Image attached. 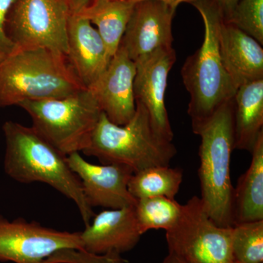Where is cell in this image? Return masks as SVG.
<instances>
[{"label": "cell", "mask_w": 263, "mask_h": 263, "mask_svg": "<svg viewBox=\"0 0 263 263\" xmlns=\"http://www.w3.org/2000/svg\"><path fill=\"white\" fill-rule=\"evenodd\" d=\"M136 103V113L124 125L114 124L102 112L83 153L97 157L103 164L127 166L133 174L154 166L170 165L177 154L176 147L156 133L146 108Z\"/></svg>", "instance_id": "obj_5"}, {"label": "cell", "mask_w": 263, "mask_h": 263, "mask_svg": "<svg viewBox=\"0 0 263 263\" xmlns=\"http://www.w3.org/2000/svg\"><path fill=\"white\" fill-rule=\"evenodd\" d=\"M234 98L221 105L201 127L199 148L201 200L211 219L222 228L233 227V187L230 177L234 150Z\"/></svg>", "instance_id": "obj_4"}, {"label": "cell", "mask_w": 263, "mask_h": 263, "mask_svg": "<svg viewBox=\"0 0 263 263\" xmlns=\"http://www.w3.org/2000/svg\"><path fill=\"white\" fill-rule=\"evenodd\" d=\"M80 235L82 250L95 254L127 252L136 247L142 235L135 206L100 212Z\"/></svg>", "instance_id": "obj_14"}, {"label": "cell", "mask_w": 263, "mask_h": 263, "mask_svg": "<svg viewBox=\"0 0 263 263\" xmlns=\"http://www.w3.org/2000/svg\"><path fill=\"white\" fill-rule=\"evenodd\" d=\"M102 1H106V0H91V2H90V3H97V2H102Z\"/></svg>", "instance_id": "obj_30"}, {"label": "cell", "mask_w": 263, "mask_h": 263, "mask_svg": "<svg viewBox=\"0 0 263 263\" xmlns=\"http://www.w3.org/2000/svg\"><path fill=\"white\" fill-rule=\"evenodd\" d=\"M85 88L67 57L48 48H15L0 62V108L65 98Z\"/></svg>", "instance_id": "obj_3"}, {"label": "cell", "mask_w": 263, "mask_h": 263, "mask_svg": "<svg viewBox=\"0 0 263 263\" xmlns=\"http://www.w3.org/2000/svg\"><path fill=\"white\" fill-rule=\"evenodd\" d=\"M44 263H124L121 254L89 253L79 249H62L48 257Z\"/></svg>", "instance_id": "obj_24"}, {"label": "cell", "mask_w": 263, "mask_h": 263, "mask_svg": "<svg viewBox=\"0 0 263 263\" xmlns=\"http://www.w3.org/2000/svg\"><path fill=\"white\" fill-rule=\"evenodd\" d=\"M191 5L198 10L204 24L202 46L181 68L190 97L187 112L194 132L233 100L237 89L224 68L219 50V29L224 18L221 8L216 0H195Z\"/></svg>", "instance_id": "obj_2"}, {"label": "cell", "mask_w": 263, "mask_h": 263, "mask_svg": "<svg viewBox=\"0 0 263 263\" xmlns=\"http://www.w3.org/2000/svg\"><path fill=\"white\" fill-rule=\"evenodd\" d=\"M67 46L69 65L87 88L106 70L111 60L105 43L88 19L72 12L67 25Z\"/></svg>", "instance_id": "obj_15"}, {"label": "cell", "mask_w": 263, "mask_h": 263, "mask_svg": "<svg viewBox=\"0 0 263 263\" xmlns=\"http://www.w3.org/2000/svg\"><path fill=\"white\" fill-rule=\"evenodd\" d=\"M228 22L263 44V0H239Z\"/></svg>", "instance_id": "obj_23"}, {"label": "cell", "mask_w": 263, "mask_h": 263, "mask_svg": "<svg viewBox=\"0 0 263 263\" xmlns=\"http://www.w3.org/2000/svg\"><path fill=\"white\" fill-rule=\"evenodd\" d=\"M232 247L236 260L263 263V220L235 224Z\"/></svg>", "instance_id": "obj_22"}, {"label": "cell", "mask_w": 263, "mask_h": 263, "mask_svg": "<svg viewBox=\"0 0 263 263\" xmlns=\"http://www.w3.org/2000/svg\"><path fill=\"white\" fill-rule=\"evenodd\" d=\"M226 21H230L239 0H216Z\"/></svg>", "instance_id": "obj_26"}, {"label": "cell", "mask_w": 263, "mask_h": 263, "mask_svg": "<svg viewBox=\"0 0 263 263\" xmlns=\"http://www.w3.org/2000/svg\"><path fill=\"white\" fill-rule=\"evenodd\" d=\"M68 1L70 2V4L72 5V7H73L74 2H75V0H68Z\"/></svg>", "instance_id": "obj_32"}, {"label": "cell", "mask_w": 263, "mask_h": 263, "mask_svg": "<svg viewBox=\"0 0 263 263\" xmlns=\"http://www.w3.org/2000/svg\"><path fill=\"white\" fill-rule=\"evenodd\" d=\"M176 8L156 0L135 4L120 46L133 61L160 48L173 47Z\"/></svg>", "instance_id": "obj_13"}, {"label": "cell", "mask_w": 263, "mask_h": 263, "mask_svg": "<svg viewBox=\"0 0 263 263\" xmlns=\"http://www.w3.org/2000/svg\"><path fill=\"white\" fill-rule=\"evenodd\" d=\"M128 1L131 2V3H139V2L145 1V0H128ZM156 1H160L162 2V3H164V4H167L170 5V6L174 8H177V7L179 6L180 4L183 3H187L191 4L192 3L195 2V0H156Z\"/></svg>", "instance_id": "obj_27"}, {"label": "cell", "mask_w": 263, "mask_h": 263, "mask_svg": "<svg viewBox=\"0 0 263 263\" xmlns=\"http://www.w3.org/2000/svg\"><path fill=\"white\" fill-rule=\"evenodd\" d=\"M68 0H15L6 22L7 35L18 49L44 48L67 57Z\"/></svg>", "instance_id": "obj_8"}, {"label": "cell", "mask_w": 263, "mask_h": 263, "mask_svg": "<svg viewBox=\"0 0 263 263\" xmlns=\"http://www.w3.org/2000/svg\"><path fill=\"white\" fill-rule=\"evenodd\" d=\"M234 103V149L252 153L263 132V79L240 86Z\"/></svg>", "instance_id": "obj_17"}, {"label": "cell", "mask_w": 263, "mask_h": 263, "mask_svg": "<svg viewBox=\"0 0 263 263\" xmlns=\"http://www.w3.org/2000/svg\"><path fill=\"white\" fill-rule=\"evenodd\" d=\"M162 263H181L180 262L179 259H176V257H174V256L171 255V254H168V255L165 257V259H164L163 262Z\"/></svg>", "instance_id": "obj_29"}, {"label": "cell", "mask_w": 263, "mask_h": 263, "mask_svg": "<svg viewBox=\"0 0 263 263\" xmlns=\"http://www.w3.org/2000/svg\"><path fill=\"white\" fill-rule=\"evenodd\" d=\"M18 106L30 116L32 127L66 156L85 149L102 114L87 88L65 98L25 101Z\"/></svg>", "instance_id": "obj_6"}, {"label": "cell", "mask_w": 263, "mask_h": 263, "mask_svg": "<svg viewBox=\"0 0 263 263\" xmlns=\"http://www.w3.org/2000/svg\"><path fill=\"white\" fill-rule=\"evenodd\" d=\"M62 249L82 250L80 232L60 231L23 219L0 216V262L44 263Z\"/></svg>", "instance_id": "obj_9"}, {"label": "cell", "mask_w": 263, "mask_h": 263, "mask_svg": "<svg viewBox=\"0 0 263 263\" xmlns=\"http://www.w3.org/2000/svg\"><path fill=\"white\" fill-rule=\"evenodd\" d=\"M90 2H91V0H75L73 7H72V12L79 11L84 7L87 6Z\"/></svg>", "instance_id": "obj_28"}, {"label": "cell", "mask_w": 263, "mask_h": 263, "mask_svg": "<svg viewBox=\"0 0 263 263\" xmlns=\"http://www.w3.org/2000/svg\"><path fill=\"white\" fill-rule=\"evenodd\" d=\"M182 181L181 168L154 166L134 173L128 183V190L137 200L153 197L175 199Z\"/></svg>", "instance_id": "obj_20"}, {"label": "cell", "mask_w": 263, "mask_h": 263, "mask_svg": "<svg viewBox=\"0 0 263 263\" xmlns=\"http://www.w3.org/2000/svg\"><path fill=\"white\" fill-rule=\"evenodd\" d=\"M15 0H0V62L15 50V45L8 38L5 31V22L10 7Z\"/></svg>", "instance_id": "obj_25"}, {"label": "cell", "mask_w": 263, "mask_h": 263, "mask_svg": "<svg viewBox=\"0 0 263 263\" xmlns=\"http://www.w3.org/2000/svg\"><path fill=\"white\" fill-rule=\"evenodd\" d=\"M183 205L175 199L153 197L137 200L135 212L142 235L150 230L167 231L176 224L182 213Z\"/></svg>", "instance_id": "obj_21"}, {"label": "cell", "mask_w": 263, "mask_h": 263, "mask_svg": "<svg viewBox=\"0 0 263 263\" xmlns=\"http://www.w3.org/2000/svg\"><path fill=\"white\" fill-rule=\"evenodd\" d=\"M169 254L181 263H233V227L222 228L211 219L200 197L183 205L179 221L166 231Z\"/></svg>", "instance_id": "obj_7"}, {"label": "cell", "mask_w": 263, "mask_h": 263, "mask_svg": "<svg viewBox=\"0 0 263 263\" xmlns=\"http://www.w3.org/2000/svg\"><path fill=\"white\" fill-rule=\"evenodd\" d=\"M134 6L135 3L128 0H106L89 3L74 13L96 25L109 56L112 58L120 46Z\"/></svg>", "instance_id": "obj_19"}, {"label": "cell", "mask_w": 263, "mask_h": 263, "mask_svg": "<svg viewBox=\"0 0 263 263\" xmlns=\"http://www.w3.org/2000/svg\"><path fill=\"white\" fill-rule=\"evenodd\" d=\"M219 41L223 65L237 89L247 83L263 79L260 43L224 18Z\"/></svg>", "instance_id": "obj_16"}, {"label": "cell", "mask_w": 263, "mask_h": 263, "mask_svg": "<svg viewBox=\"0 0 263 263\" xmlns=\"http://www.w3.org/2000/svg\"><path fill=\"white\" fill-rule=\"evenodd\" d=\"M233 263H247V262H241V261L236 260V259H235V260L233 261Z\"/></svg>", "instance_id": "obj_31"}, {"label": "cell", "mask_w": 263, "mask_h": 263, "mask_svg": "<svg viewBox=\"0 0 263 263\" xmlns=\"http://www.w3.org/2000/svg\"><path fill=\"white\" fill-rule=\"evenodd\" d=\"M67 161L80 180L85 197L91 208L136 206L137 200L128 190L133 172L127 166L90 163L79 152L67 155Z\"/></svg>", "instance_id": "obj_11"}, {"label": "cell", "mask_w": 263, "mask_h": 263, "mask_svg": "<svg viewBox=\"0 0 263 263\" xmlns=\"http://www.w3.org/2000/svg\"><path fill=\"white\" fill-rule=\"evenodd\" d=\"M136 63L119 46L106 70L88 86L102 112L114 124L124 125L136 113L134 95Z\"/></svg>", "instance_id": "obj_12"}, {"label": "cell", "mask_w": 263, "mask_h": 263, "mask_svg": "<svg viewBox=\"0 0 263 263\" xmlns=\"http://www.w3.org/2000/svg\"><path fill=\"white\" fill-rule=\"evenodd\" d=\"M5 141L4 169L19 183L41 182L49 185L72 200L85 227L94 217L80 180L63 155L32 127L8 121L3 126Z\"/></svg>", "instance_id": "obj_1"}, {"label": "cell", "mask_w": 263, "mask_h": 263, "mask_svg": "<svg viewBox=\"0 0 263 263\" xmlns=\"http://www.w3.org/2000/svg\"><path fill=\"white\" fill-rule=\"evenodd\" d=\"M251 154L250 166L233 190V226L263 220V132Z\"/></svg>", "instance_id": "obj_18"}, {"label": "cell", "mask_w": 263, "mask_h": 263, "mask_svg": "<svg viewBox=\"0 0 263 263\" xmlns=\"http://www.w3.org/2000/svg\"><path fill=\"white\" fill-rule=\"evenodd\" d=\"M176 60L174 47L160 48L137 59L134 80L136 102L141 103L149 115L156 133L173 142L174 132L170 123L164 99L169 72Z\"/></svg>", "instance_id": "obj_10"}]
</instances>
